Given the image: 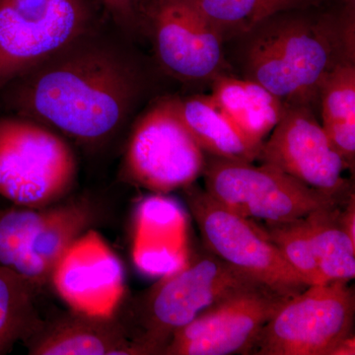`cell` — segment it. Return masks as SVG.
I'll use <instances>...</instances> for the list:
<instances>
[{
    "label": "cell",
    "mask_w": 355,
    "mask_h": 355,
    "mask_svg": "<svg viewBox=\"0 0 355 355\" xmlns=\"http://www.w3.org/2000/svg\"><path fill=\"white\" fill-rule=\"evenodd\" d=\"M51 282L72 312L111 319L125 295V270L118 254L94 229L70 245Z\"/></svg>",
    "instance_id": "13"
},
{
    "label": "cell",
    "mask_w": 355,
    "mask_h": 355,
    "mask_svg": "<svg viewBox=\"0 0 355 355\" xmlns=\"http://www.w3.org/2000/svg\"><path fill=\"white\" fill-rule=\"evenodd\" d=\"M130 41L102 20L6 84L0 106L83 146L107 144L127 127L150 85Z\"/></svg>",
    "instance_id": "1"
},
{
    "label": "cell",
    "mask_w": 355,
    "mask_h": 355,
    "mask_svg": "<svg viewBox=\"0 0 355 355\" xmlns=\"http://www.w3.org/2000/svg\"><path fill=\"white\" fill-rule=\"evenodd\" d=\"M31 355H135L139 349L121 324L72 312L44 326L27 340Z\"/></svg>",
    "instance_id": "15"
},
{
    "label": "cell",
    "mask_w": 355,
    "mask_h": 355,
    "mask_svg": "<svg viewBox=\"0 0 355 355\" xmlns=\"http://www.w3.org/2000/svg\"><path fill=\"white\" fill-rule=\"evenodd\" d=\"M178 112L203 153L214 157L254 162L261 147L242 135L212 100L211 96L175 98Z\"/></svg>",
    "instance_id": "18"
},
{
    "label": "cell",
    "mask_w": 355,
    "mask_h": 355,
    "mask_svg": "<svg viewBox=\"0 0 355 355\" xmlns=\"http://www.w3.org/2000/svg\"><path fill=\"white\" fill-rule=\"evenodd\" d=\"M105 14L112 23L128 39L144 34L141 1L140 0H89Z\"/></svg>",
    "instance_id": "24"
},
{
    "label": "cell",
    "mask_w": 355,
    "mask_h": 355,
    "mask_svg": "<svg viewBox=\"0 0 355 355\" xmlns=\"http://www.w3.org/2000/svg\"><path fill=\"white\" fill-rule=\"evenodd\" d=\"M212 85L211 98L242 135L254 146L263 142L284 114V103L261 84L221 74Z\"/></svg>",
    "instance_id": "17"
},
{
    "label": "cell",
    "mask_w": 355,
    "mask_h": 355,
    "mask_svg": "<svg viewBox=\"0 0 355 355\" xmlns=\"http://www.w3.org/2000/svg\"><path fill=\"white\" fill-rule=\"evenodd\" d=\"M259 286L263 284L216 254L202 253L161 277L140 298L130 340L140 354H162L175 331L219 301Z\"/></svg>",
    "instance_id": "3"
},
{
    "label": "cell",
    "mask_w": 355,
    "mask_h": 355,
    "mask_svg": "<svg viewBox=\"0 0 355 355\" xmlns=\"http://www.w3.org/2000/svg\"><path fill=\"white\" fill-rule=\"evenodd\" d=\"M77 161L67 140L37 121L0 116V196L17 207L42 209L73 188Z\"/></svg>",
    "instance_id": "4"
},
{
    "label": "cell",
    "mask_w": 355,
    "mask_h": 355,
    "mask_svg": "<svg viewBox=\"0 0 355 355\" xmlns=\"http://www.w3.org/2000/svg\"><path fill=\"white\" fill-rule=\"evenodd\" d=\"M141 12L144 33L168 76L197 83L223 74L224 40L193 0H142Z\"/></svg>",
    "instance_id": "10"
},
{
    "label": "cell",
    "mask_w": 355,
    "mask_h": 355,
    "mask_svg": "<svg viewBox=\"0 0 355 355\" xmlns=\"http://www.w3.org/2000/svg\"><path fill=\"white\" fill-rule=\"evenodd\" d=\"M101 21L89 0H0V90Z\"/></svg>",
    "instance_id": "7"
},
{
    "label": "cell",
    "mask_w": 355,
    "mask_h": 355,
    "mask_svg": "<svg viewBox=\"0 0 355 355\" xmlns=\"http://www.w3.org/2000/svg\"><path fill=\"white\" fill-rule=\"evenodd\" d=\"M355 354V342L354 336L349 335L338 343V345L331 352V355H354Z\"/></svg>",
    "instance_id": "25"
},
{
    "label": "cell",
    "mask_w": 355,
    "mask_h": 355,
    "mask_svg": "<svg viewBox=\"0 0 355 355\" xmlns=\"http://www.w3.org/2000/svg\"><path fill=\"white\" fill-rule=\"evenodd\" d=\"M184 190L209 251L287 297L297 295L309 286L253 219L225 209L193 184Z\"/></svg>",
    "instance_id": "9"
},
{
    "label": "cell",
    "mask_w": 355,
    "mask_h": 355,
    "mask_svg": "<svg viewBox=\"0 0 355 355\" xmlns=\"http://www.w3.org/2000/svg\"><path fill=\"white\" fill-rule=\"evenodd\" d=\"M343 205L316 210L305 217L318 265L329 282H349L355 277V242L343 230L338 220Z\"/></svg>",
    "instance_id": "21"
},
{
    "label": "cell",
    "mask_w": 355,
    "mask_h": 355,
    "mask_svg": "<svg viewBox=\"0 0 355 355\" xmlns=\"http://www.w3.org/2000/svg\"><path fill=\"white\" fill-rule=\"evenodd\" d=\"M202 176L205 191L238 216L263 221L303 218L316 210L343 205L338 198L311 188L299 180L263 163L209 156Z\"/></svg>",
    "instance_id": "5"
},
{
    "label": "cell",
    "mask_w": 355,
    "mask_h": 355,
    "mask_svg": "<svg viewBox=\"0 0 355 355\" xmlns=\"http://www.w3.org/2000/svg\"><path fill=\"white\" fill-rule=\"evenodd\" d=\"M289 298L263 286L237 292L175 331L162 354H250L265 324Z\"/></svg>",
    "instance_id": "11"
},
{
    "label": "cell",
    "mask_w": 355,
    "mask_h": 355,
    "mask_svg": "<svg viewBox=\"0 0 355 355\" xmlns=\"http://www.w3.org/2000/svg\"><path fill=\"white\" fill-rule=\"evenodd\" d=\"M322 127L327 137L354 170L355 161V62L338 64L320 90Z\"/></svg>",
    "instance_id": "19"
},
{
    "label": "cell",
    "mask_w": 355,
    "mask_h": 355,
    "mask_svg": "<svg viewBox=\"0 0 355 355\" xmlns=\"http://www.w3.org/2000/svg\"><path fill=\"white\" fill-rule=\"evenodd\" d=\"M140 1H142V0H140Z\"/></svg>",
    "instance_id": "27"
},
{
    "label": "cell",
    "mask_w": 355,
    "mask_h": 355,
    "mask_svg": "<svg viewBox=\"0 0 355 355\" xmlns=\"http://www.w3.org/2000/svg\"><path fill=\"white\" fill-rule=\"evenodd\" d=\"M181 214L174 203L162 197L149 198L135 214L133 260L148 275H165L184 265L180 252Z\"/></svg>",
    "instance_id": "16"
},
{
    "label": "cell",
    "mask_w": 355,
    "mask_h": 355,
    "mask_svg": "<svg viewBox=\"0 0 355 355\" xmlns=\"http://www.w3.org/2000/svg\"><path fill=\"white\" fill-rule=\"evenodd\" d=\"M354 293L347 282L309 286L270 318L250 354L331 355L354 322Z\"/></svg>",
    "instance_id": "8"
},
{
    "label": "cell",
    "mask_w": 355,
    "mask_h": 355,
    "mask_svg": "<svg viewBox=\"0 0 355 355\" xmlns=\"http://www.w3.org/2000/svg\"><path fill=\"white\" fill-rule=\"evenodd\" d=\"M260 226L308 286L328 284L318 265L305 217L292 220L265 221Z\"/></svg>",
    "instance_id": "23"
},
{
    "label": "cell",
    "mask_w": 355,
    "mask_h": 355,
    "mask_svg": "<svg viewBox=\"0 0 355 355\" xmlns=\"http://www.w3.org/2000/svg\"><path fill=\"white\" fill-rule=\"evenodd\" d=\"M323 6L270 16L245 35V76L288 105L319 102L329 74L355 62V6Z\"/></svg>",
    "instance_id": "2"
},
{
    "label": "cell",
    "mask_w": 355,
    "mask_h": 355,
    "mask_svg": "<svg viewBox=\"0 0 355 355\" xmlns=\"http://www.w3.org/2000/svg\"><path fill=\"white\" fill-rule=\"evenodd\" d=\"M331 1L335 2L336 4H340V6H355V0H331Z\"/></svg>",
    "instance_id": "26"
},
{
    "label": "cell",
    "mask_w": 355,
    "mask_h": 355,
    "mask_svg": "<svg viewBox=\"0 0 355 355\" xmlns=\"http://www.w3.org/2000/svg\"><path fill=\"white\" fill-rule=\"evenodd\" d=\"M207 156L184 125L176 99L151 104L128 137L123 173L133 184L156 193L186 189L202 176Z\"/></svg>",
    "instance_id": "6"
},
{
    "label": "cell",
    "mask_w": 355,
    "mask_h": 355,
    "mask_svg": "<svg viewBox=\"0 0 355 355\" xmlns=\"http://www.w3.org/2000/svg\"><path fill=\"white\" fill-rule=\"evenodd\" d=\"M224 41L244 37L275 14L321 6L327 0H193Z\"/></svg>",
    "instance_id": "20"
},
{
    "label": "cell",
    "mask_w": 355,
    "mask_h": 355,
    "mask_svg": "<svg viewBox=\"0 0 355 355\" xmlns=\"http://www.w3.org/2000/svg\"><path fill=\"white\" fill-rule=\"evenodd\" d=\"M258 160L329 195L345 198L354 193L343 177L347 165L309 105L286 106Z\"/></svg>",
    "instance_id": "12"
},
{
    "label": "cell",
    "mask_w": 355,
    "mask_h": 355,
    "mask_svg": "<svg viewBox=\"0 0 355 355\" xmlns=\"http://www.w3.org/2000/svg\"><path fill=\"white\" fill-rule=\"evenodd\" d=\"M94 217L93 207L84 200L50 205L44 221L18 254L11 270L35 286L51 282L58 261L70 245L91 228Z\"/></svg>",
    "instance_id": "14"
},
{
    "label": "cell",
    "mask_w": 355,
    "mask_h": 355,
    "mask_svg": "<svg viewBox=\"0 0 355 355\" xmlns=\"http://www.w3.org/2000/svg\"><path fill=\"white\" fill-rule=\"evenodd\" d=\"M36 287L15 270L0 266V355L27 340L41 326L35 308Z\"/></svg>",
    "instance_id": "22"
}]
</instances>
